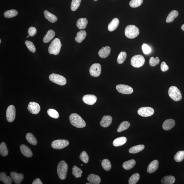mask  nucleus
Instances as JSON below:
<instances>
[{
  "label": "nucleus",
  "instance_id": "nucleus-1",
  "mask_svg": "<svg viewBox=\"0 0 184 184\" xmlns=\"http://www.w3.org/2000/svg\"><path fill=\"white\" fill-rule=\"evenodd\" d=\"M69 119L70 123L74 127L78 128H83L86 125L85 121L77 114H72L70 115Z\"/></svg>",
  "mask_w": 184,
  "mask_h": 184
},
{
  "label": "nucleus",
  "instance_id": "nucleus-2",
  "mask_svg": "<svg viewBox=\"0 0 184 184\" xmlns=\"http://www.w3.org/2000/svg\"><path fill=\"white\" fill-rule=\"evenodd\" d=\"M62 46L60 40L58 38H55L49 47V52L51 54L57 55L60 53Z\"/></svg>",
  "mask_w": 184,
  "mask_h": 184
},
{
  "label": "nucleus",
  "instance_id": "nucleus-3",
  "mask_svg": "<svg viewBox=\"0 0 184 184\" xmlns=\"http://www.w3.org/2000/svg\"><path fill=\"white\" fill-rule=\"evenodd\" d=\"M68 165L65 161H61L58 165L57 172L59 178L62 180L67 177Z\"/></svg>",
  "mask_w": 184,
  "mask_h": 184
},
{
  "label": "nucleus",
  "instance_id": "nucleus-4",
  "mask_svg": "<svg viewBox=\"0 0 184 184\" xmlns=\"http://www.w3.org/2000/svg\"><path fill=\"white\" fill-rule=\"evenodd\" d=\"M140 34L139 29L134 25H129L126 27L125 29V35L129 39H134L137 37Z\"/></svg>",
  "mask_w": 184,
  "mask_h": 184
},
{
  "label": "nucleus",
  "instance_id": "nucleus-5",
  "mask_svg": "<svg viewBox=\"0 0 184 184\" xmlns=\"http://www.w3.org/2000/svg\"><path fill=\"white\" fill-rule=\"evenodd\" d=\"M168 94L170 98L175 101H180L182 98L180 90L175 86L170 87L168 90Z\"/></svg>",
  "mask_w": 184,
  "mask_h": 184
},
{
  "label": "nucleus",
  "instance_id": "nucleus-6",
  "mask_svg": "<svg viewBox=\"0 0 184 184\" xmlns=\"http://www.w3.org/2000/svg\"><path fill=\"white\" fill-rule=\"evenodd\" d=\"M49 79L54 83L59 85L63 86L67 83L66 78L59 74L53 73L49 76Z\"/></svg>",
  "mask_w": 184,
  "mask_h": 184
},
{
  "label": "nucleus",
  "instance_id": "nucleus-7",
  "mask_svg": "<svg viewBox=\"0 0 184 184\" xmlns=\"http://www.w3.org/2000/svg\"><path fill=\"white\" fill-rule=\"evenodd\" d=\"M145 62L144 57L142 55H137L132 57L131 61V65L135 68H140L144 65Z\"/></svg>",
  "mask_w": 184,
  "mask_h": 184
},
{
  "label": "nucleus",
  "instance_id": "nucleus-8",
  "mask_svg": "<svg viewBox=\"0 0 184 184\" xmlns=\"http://www.w3.org/2000/svg\"><path fill=\"white\" fill-rule=\"evenodd\" d=\"M69 144L68 140H54L51 144V146L56 149H61L67 147Z\"/></svg>",
  "mask_w": 184,
  "mask_h": 184
},
{
  "label": "nucleus",
  "instance_id": "nucleus-9",
  "mask_svg": "<svg viewBox=\"0 0 184 184\" xmlns=\"http://www.w3.org/2000/svg\"><path fill=\"white\" fill-rule=\"evenodd\" d=\"M16 116V109L13 105L8 107L6 111V118L8 122L12 123L14 121Z\"/></svg>",
  "mask_w": 184,
  "mask_h": 184
},
{
  "label": "nucleus",
  "instance_id": "nucleus-10",
  "mask_svg": "<svg viewBox=\"0 0 184 184\" xmlns=\"http://www.w3.org/2000/svg\"><path fill=\"white\" fill-rule=\"evenodd\" d=\"M154 109L149 107H141L138 109L137 111L138 114L144 117L151 116L154 114Z\"/></svg>",
  "mask_w": 184,
  "mask_h": 184
},
{
  "label": "nucleus",
  "instance_id": "nucleus-11",
  "mask_svg": "<svg viewBox=\"0 0 184 184\" xmlns=\"http://www.w3.org/2000/svg\"><path fill=\"white\" fill-rule=\"evenodd\" d=\"M101 67L100 64L96 63L93 64L90 68V75L93 77H98L101 73Z\"/></svg>",
  "mask_w": 184,
  "mask_h": 184
},
{
  "label": "nucleus",
  "instance_id": "nucleus-12",
  "mask_svg": "<svg viewBox=\"0 0 184 184\" xmlns=\"http://www.w3.org/2000/svg\"><path fill=\"white\" fill-rule=\"evenodd\" d=\"M116 88L118 92L123 94H131L133 92V89L131 87L125 85H118L116 86Z\"/></svg>",
  "mask_w": 184,
  "mask_h": 184
},
{
  "label": "nucleus",
  "instance_id": "nucleus-13",
  "mask_svg": "<svg viewBox=\"0 0 184 184\" xmlns=\"http://www.w3.org/2000/svg\"><path fill=\"white\" fill-rule=\"evenodd\" d=\"M28 111L32 114L36 115L40 112L41 108L38 103L31 102L29 103L27 107Z\"/></svg>",
  "mask_w": 184,
  "mask_h": 184
},
{
  "label": "nucleus",
  "instance_id": "nucleus-14",
  "mask_svg": "<svg viewBox=\"0 0 184 184\" xmlns=\"http://www.w3.org/2000/svg\"><path fill=\"white\" fill-rule=\"evenodd\" d=\"M97 97L92 94H87L85 95L82 98L83 102L89 105H92L95 104L97 101Z\"/></svg>",
  "mask_w": 184,
  "mask_h": 184
},
{
  "label": "nucleus",
  "instance_id": "nucleus-15",
  "mask_svg": "<svg viewBox=\"0 0 184 184\" xmlns=\"http://www.w3.org/2000/svg\"><path fill=\"white\" fill-rule=\"evenodd\" d=\"M10 175L14 183L16 184H20L24 179V175L22 173L11 172Z\"/></svg>",
  "mask_w": 184,
  "mask_h": 184
},
{
  "label": "nucleus",
  "instance_id": "nucleus-16",
  "mask_svg": "<svg viewBox=\"0 0 184 184\" xmlns=\"http://www.w3.org/2000/svg\"><path fill=\"white\" fill-rule=\"evenodd\" d=\"M112 118L110 115L104 116L100 122V125L102 127L107 128L111 125Z\"/></svg>",
  "mask_w": 184,
  "mask_h": 184
},
{
  "label": "nucleus",
  "instance_id": "nucleus-17",
  "mask_svg": "<svg viewBox=\"0 0 184 184\" xmlns=\"http://www.w3.org/2000/svg\"><path fill=\"white\" fill-rule=\"evenodd\" d=\"M111 51L110 47L106 46L103 47L99 51V56L102 59H105L109 56L110 54Z\"/></svg>",
  "mask_w": 184,
  "mask_h": 184
},
{
  "label": "nucleus",
  "instance_id": "nucleus-18",
  "mask_svg": "<svg viewBox=\"0 0 184 184\" xmlns=\"http://www.w3.org/2000/svg\"><path fill=\"white\" fill-rule=\"evenodd\" d=\"M175 125V122L173 119H168L163 123L162 127L163 129L166 131L170 130L174 127Z\"/></svg>",
  "mask_w": 184,
  "mask_h": 184
},
{
  "label": "nucleus",
  "instance_id": "nucleus-19",
  "mask_svg": "<svg viewBox=\"0 0 184 184\" xmlns=\"http://www.w3.org/2000/svg\"><path fill=\"white\" fill-rule=\"evenodd\" d=\"M20 152L22 154L27 158H30L32 156V150L28 146L22 144L20 146Z\"/></svg>",
  "mask_w": 184,
  "mask_h": 184
},
{
  "label": "nucleus",
  "instance_id": "nucleus-20",
  "mask_svg": "<svg viewBox=\"0 0 184 184\" xmlns=\"http://www.w3.org/2000/svg\"><path fill=\"white\" fill-rule=\"evenodd\" d=\"M158 161L157 160H154L149 165L147 169V172L149 173H153L158 169Z\"/></svg>",
  "mask_w": 184,
  "mask_h": 184
},
{
  "label": "nucleus",
  "instance_id": "nucleus-21",
  "mask_svg": "<svg viewBox=\"0 0 184 184\" xmlns=\"http://www.w3.org/2000/svg\"><path fill=\"white\" fill-rule=\"evenodd\" d=\"M119 24V20L118 18H114L109 24L108 26V30L109 32H113V31L115 30L118 27Z\"/></svg>",
  "mask_w": 184,
  "mask_h": 184
},
{
  "label": "nucleus",
  "instance_id": "nucleus-22",
  "mask_svg": "<svg viewBox=\"0 0 184 184\" xmlns=\"http://www.w3.org/2000/svg\"><path fill=\"white\" fill-rule=\"evenodd\" d=\"M45 17L49 21L52 23H55L57 20V18L56 16L54 15L47 10H45L44 12Z\"/></svg>",
  "mask_w": 184,
  "mask_h": 184
},
{
  "label": "nucleus",
  "instance_id": "nucleus-23",
  "mask_svg": "<svg viewBox=\"0 0 184 184\" xmlns=\"http://www.w3.org/2000/svg\"><path fill=\"white\" fill-rule=\"evenodd\" d=\"M87 180L90 183L94 184H99L101 182V179L98 175L90 174L87 177Z\"/></svg>",
  "mask_w": 184,
  "mask_h": 184
},
{
  "label": "nucleus",
  "instance_id": "nucleus-24",
  "mask_svg": "<svg viewBox=\"0 0 184 184\" xmlns=\"http://www.w3.org/2000/svg\"><path fill=\"white\" fill-rule=\"evenodd\" d=\"M55 35V33L54 31L52 30H49L43 38V42L47 43L50 42L54 38Z\"/></svg>",
  "mask_w": 184,
  "mask_h": 184
},
{
  "label": "nucleus",
  "instance_id": "nucleus-25",
  "mask_svg": "<svg viewBox=\"0 0 184 184\" xmlns=\"http://www.w3.org/2000/svg\"><path fill=\"white\" fill-rule=\"evenodd\" d=\"M88 23V21L87 18H80L78 20L76 25L80 30L84 29L86 27Z\"/></svg>",
  "mask_w": 184,
  "mask_h": 184
},
{
  "label": "nucleus",
  "instance_id": "nucleus-26",
  "mask_svg": "<svg viewBox=\"0 0 184 184\" xmlns=\"http://www.w3.org/2000/svg\"><path fill=\"white\" fill-rule=\"evenodd\" d=\"M127 141V138L125 137H121L116 138L113 142V145L119 147L123 145Z\"/></svg>",
  "mask_w": 184,
  "mask_h": 184
},
{
  "label": "nucleus",
  "instance_id": "nucleus-27",
  "mask_svg": "<svg viewBox=\"0 0 184 184\" xmlns=\"http://www.w3.org/2000/svg\"><path fill=\"white\" fill-rule=\"evenodd\" d=\"M86 35L87 33L85 30H80L76 35L75 38L76 41L78 43H81L85 38Z\"/></svg>",
  "mask_w": 184,
  "mask_h": 184
},
{
  "label": "nucleus",
  "instance_id": "nucleus-28",
  "mask_svg": "<svg viewBox=\"0 0 184 184\" xmlns=\"http://www.w3.org/2000/svg\"><path fill=\"white\" fill-rule=\"evenodd\" d=\"M178 16V12L176 10H173L170 12L166 18V21L167 23H170L174 20Z\"/></svg>",
  "mask_w": 184,
  "mask_h": 184
},
{
  "label": "nucleus",
  "instance_id": "nucleus-29",
  "mask_svg": "<svg viewBox=\"0 0 184 184\" xmlns=\"http://www.w3.org/2000/svg\"><path fill=\"white\" fill-rule=\"evenodd\" d=\"M11 178L7 176L6 173L1 172L0 173V180L5 184H11L12 183Z\"/></svg>",
  "mask_w": 184,
  "mask_h": 184
},
{
  "label": "nucleus",
  "instance_id": "nucleus-30",
  "mask_svg": "<svg viewBox=\"0 0 184 184\" xmlns=\"http://www.w3.org/2000/svg\"><path fill=\"white\" fill-rule=\"evenodd\" d=\"M136 164V162L133 159L125 161L123 164V168L125 170H130L133 168Z\"/></svg>",
  "mask_w": 184,
  "mask_h": 184
},
{
  "label": "nucleus",
  "instance_id": "nucleus-31",
  "mask_svg": "<svg viewBox=\"0 0 184 184\" xmlns=\"http://www.w3.org/2000/svg\"><path fill=\"white\" fill-rule=\"evenodd\" d=\"M175 178L172 176H167L163 178L161 182L163 184H172L175 183Z\"/></svg>",
  "mask_w": 184,
  "mask_h": 184
},
{
  "label": "nucleus",
  "instance_id": "nucleus-32",
  "mask_svg": "<svg viewBox=\"0 0 184 184\" xmlns=\"http://www.w3.org/2000/svg\"><path fill=\"white\" fill-rule=\"evenodd\" d=\"M145 148V146L143 145H140L133 147L130 149H129V152L131 154H136L137 153L141 152Z\"/></svg>",
  "mask_w": 184,
  "mask_h": 184
},
{
  "label": "nucleus",
  "instance_id": "nucleus-33",
  "mask_svg": "<svg viewBox=\"0 0 184 184\" xmlns=\"http://www.w3.org/2000/svg\"><path fill=\"white\" fill-rule=\"evenodd\" d=\"M26 138L27 142L30 144L33 145H36L37 144V141L36 137L32 133H28L27 134Z\"/></svg>",
  "mask_w": 184,
  "mask_h": 184
},
{
  "label": "nucleus",
  "instance_id": "nucleus-34",
  "mask_svg": "<svg viewBox=\"0 0 184 184\" xmlns=\"http://www.w3.org/2000/svg\"><path fill=\"white\" fill-rule=\"evenodd\" d=\"M18 13V12L16 10H10L6 11L4 13V16L6 18H11L15 17Z\"/></svg>",
  "mask_w": 184,
  "mask_h": 184
},
{
  "label": "nucleus",
  "instance_id": "nucleus-35",
  "mask_svg": "<svg viewBox=\"0 0 184 184\" xmlns=\"http://www.w3.org/2000/svg\"><path fill=\"white\" fill-rule=\"evenodd\" d=\"M0 154L3 157L7 156L8 154V150L5 142H2L0 145Z\"/></svg>",
  "mask_w": 184,
  "mask_h": 184
},
{
  "label": "nucleus",
  "instance_id": "nucleus-36",
  "mask_svg": "<svg viewBox=\"0 0 184 184\" xmlns=\"http://www.w3.org/2000/svg\"><path fill=\"white\" fill-rule=\"evenodd\" d=\"M72 173L76 178H78L81 177L82 171L81 169L75 165L72 168Z\"/></svg>",
  "mask_w": 184,
  "mask_h": 184
},
{
  "label": "nucleus",
  "instance_id": "nucleus-37",
  "mask_svg": "<svg viewBox=\"0 0 184 184\" xmlns=\"http://www.w3.org/2000/svg\"><path fill=\"white\" fill-rule=\"evenodd\" d=\"M130 125V124L128 121H124L121 123L118 128V132H121L127 130Z\"/></svg>",
  "mask_w": 184,
  "mask_h": 184
},
{
  "label": "nucleus",
  "instance_id": "nucleus-38",
  "mask_svg": "<svg viewBox=\"0 0 184 184\" xmlns=\"http://www.w3.org/2000/svg\"><path fill=\"white\" fill-rule=\"evenodd\" d=\"M175 160L178 162H182L184 159V151L178 152L174 157Z\"/></svg>",
  "mask_w": 184,
  "mask_h": 184
},
{
  "label": "nucleus",
  "instance_id": "nucleus-39",
  "mask_svg": "<svg viewBox=\"0 0 184 184\" xmlns=\"http://www.w3.org/2000/svg\"><path fill=\"white\" fill-rule=\"evenodd\" d=\"M101 164L103 168L105 171H109L111 168V163L108 159H104L102 161Z\"/></svg>",
  "mask_w": 184,
  "mask_h": 184
},
{
  "label": "nucleus",
  "instance_id": "nucleus-40",
  "mask_svg": "<svg viewBox=\"0 0 184 184\" xmlns=\"http://www.w3.org/2000/svg\"><path fill=\"white\" fill-rule=\"evenodd\" d=\"M140 178V176L139 173H134L130 177L129 180V184H135L139 180Z\"/></svg>",
  "mask_w": 184,
  "mask_h": 184
},
{
  "label": "nucleus",
  "instance_id": "nucleus-41",
  "mask_svg": "<svg viewBox=\"0 0 184 184\" xmlns=\"http://www.w3.org/2000/svg\"><path fill=\"white\" fill-rule=\"evenodd\" d=\"M127 57V53L125 52V51H121L119 54L118 57L117 59V63L119 64L123 63Z\"/></svg>",
  "mask_w": 184,
  "mask_h": 184
},
{
  "label": "nucleus",
  "instance_id": "nucleus-42",
  "mask_svg": "<svg viewBox=\"0 0 184 184\" xmlns=\"http://www.w3.org/2000/svg\"><path fill=\"white\" fill-rule=\"evenodd\" d=\"M47 113L49 116L55 119L58 118L59 115L58 112L53 109H49L47 110Z\"/></svg>",
  "mask_w": 184,
  "mask_h": 184
},
{
  "label": "nucleus",
  "instance_id": "nucleus-43",
  "mask_svg": "<svg viewBox=\"0 0 184 184\" xmlns=\"http://www.w3.org/2000/svg\"><path fill=\"white\" fill-rule=\"evenodd\" d=\"M81 0H72L71 4V9L72 11L77 10L80 5Z\"/></svg>",
  "mask_w": 184,
  "mask_h": 184
},
{
  "label": "nucleus",
  "instance_id": "nucleus-44",
  "mask_svg": "<svg viewBox=\"0 0 184 184\" xmlns=\"http://www.w3.org/2000/svg\"><path fill=\"white\" fill-rule=\"evenodd\" d=\"M143 2V0H131L129 5L132 8H137L141 5Z\"/></svg>",
  "mask_w": 184,
  "mask_h": 184
},
{
  "label": "nucleus",
  "instance_id": "nucleus-45",
  "mask_svg": "<svg viewBox=\"0 0 184 184\" xmlns=\"http://www.w3.org/2000/svg\"><path fill=\"white\" fill-rule=\"evenodd\" d=\"M25 44L27 48L31 52L34 53L36 52V48L35 45L32 42L30 41H26L25 42Z\"/></svg>",
  "mask_w": 184,
  "mask_h": 184
},
{
  "label": "nucleus",
  "instance_id": "nucleus-46",
  "mask_svg": "<svg viewBox=\"0 0 184 184\" xmlns=\"http://www.w3.org/2000/svg\"><path fill=\"white\" fill-rule=\"evenodd\" d=\"M80 160L85 164L88 163L89 160V157L85 151L82 152L81 153L80 155Z\"/></svg>",
  "mask_w": 184,
  "mask_h": 184
},
{
  "label": "nucleus",
  "instance_id": "nucleus-47",
  "mask_svg": "<svg viewBox=\"0 0 184 184\" xmlns=\"http://www.w3.org/2000/svg\"><path fill=\"white\" fill-rule=\"evenodd\" d=\"M159 63H160V59L158 57H157L156 59H154V57H151L150 59L149 64L152 67H154V66L158 65Z\"/></svg>",
  "mask_w": 184,
  "mask_h": 184
},
{
  "label": "nucleus",
  "instance_id": "nucleus-48",
  "mask_svg": "<svg viewBox=\"0 0 184 184\" xmlns=\"http://www.w3.org/2000/svg\"><path fill=\"white\" fill-rule=\"evenodd\" d=\"M142 49L144 53L145 54H148L151 51V49L148 45L144 43L142 46Z\"/></svg>",
  "mask_w": 184,
  "mask_h": 184
},
{
  "label": "nucleus",
  "instance_id": "nucleus-49",
  "mask_svg": "<svg viewBox=\"0 0 184 184\" xmlns=\"http://www.w3.org/2000/svg\"><path fill=\"white\" fill-rule=\"evenodd\" d=\"M37 30L36 28L31 27L28 29V33L30 37L34 36L36 34Z\"/></svg>",
  "mask_w": 184,
  "mask_h": 184
},
{
  "label": "nucleus",
  "instance_id": "nucleus-50",
  "mask_svg": "<svg viewBox=\"0 0 184 184\" xmlns=\"http://www.w3.org/2000/svg\"><path fill=\"white\" fill-rule=\"evenodd\" d=\"M161 69L163 72H165L169 69V67L165 62L163 61L161 64Z\"/></svg>",
  "mask_w": 184,
  "mask_h": 184
},
{
  "label": "nucleus",
  "instance_id": "nucleus-51",
  "mask_svg": "<svg viewBox=\"0 0 184 184\" xmlns=\"http://www.w3.org/2000/svg\"><path fill=\"white\" fill-rule=\"evenodd\" d=\"M32 184H43V183L41 182L40 179L39 178H37L35 179L33 181Z\"/></svg>",
  "mask_w": 184,
  "mask_h": 184
},
{
  "label": "nucleus",
  "instance_id": "nucleus-52",
  "mask_svg": "<svg viewBox=\"0 0 184 184\" xmlns=\"http://www.w3.org/2000/svg\"><path fill=\"white\" fill-rule=\"evenodd\" d=\"M181 28L182 30L184 31V24L181 27Z\"/></svg>",
  "mask_w": 184,
  "mask_h": 184
},
{
  "label": "nucleus",
  "instance_id": "nucleus-53",
  "mask_svg": "<svg viewBox=\"0 0 184 184\" xmlns=\"http://www.w3.org/2000/svg\"><path fill=\"white\" fill-rule=\"evenodd\" d=\"M92 183H87L86 184H92Z\"/></svg>",
  "mask_w": 184,
  "mask_h": 184
},
{
  "label": "nucleus",
  "instance_id": "nucleus-54",
  "mask_svg": "<svg viewBox=\"0 0 184 184\" xmlns=\"http://www.w3.org/2000/svg\"><path fill=\"white\" fill-rule=\"evenodd\" d=\"M1 43V39H0V43Z\"/></svg>",
  "mask_w": 184,
  "mask_h": 184
},
{
  "label": "nucleus",
  "instance_id": "nucleus-55",
  "mask_svg": "<svg viewBox=\"0 0 184 184\" xmlns=\"http://www.w3.org/2000/svg\"><path fill=\"white\" fill-rule=\"evenodd\" d=\"M94 1H97V0H94Z\"/></svg>",
  "mask_w": 184,
  "mask_h": 184
},
{
  "label": "nucleus",
  "instance_id": "nucleus-56",
  "mask_svg": "<svg viewBox=\"0 0 184 184\" xmlns=\"http://www.w3.org/2000/svg\"><path fill=\"white\" fill-rule=\"evenodd\" d=\"M29 36H27V37H29Z\"/></svg>",
  "mask_w": 184,
  "mask_h": 184
}]
</instances>
